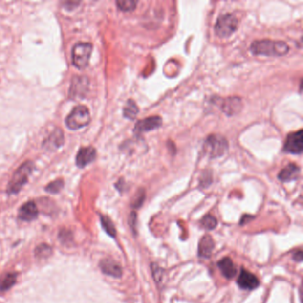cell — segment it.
Returning a JSON list of instances; mask_svg holds the SVG:
<instances>
[{
    "instance_id": "19",
    "label": "cell",
    "mask_w": 303,
    "mask_h": 303,
    "mask_svg": "<svg viewBox=\"0 0 303 303\" xmlns=\"http://www.w3.org/2000/svg\"><path fill=\"white\" fill-rule=\"evenodd\" d=\"M16 280L17 274L15 272L5 274L2 278H0V291L5 292L9 290L16 283Z\"/></svg>"
},
{
    "instance_id": "7",
    "label": "cell",
    "mask_w": 303,
    "mask_h": 303,
    "mask_svg": "<svg viewBox=\"0 0 303 303\" xmlns=\"http://www.w3.org/2000/svg\"><path fill=\"white\" fill-rule=\"evenodd\" d=\"M303 149V130H299L298 132H293L288 135L285 143H284V152L291 154H301Z\"/></svg>"
},
{
    "instance_id": "11",
    "label": "cell",
    "mask_w": 303,
    "mask_h": 303,
    "mask_svg": "<svg viewBox=\"0 0 303 303\" xmlns=\"http://www.w3.org/2000/svg\"><path fill=\"white\" fill-rule=\"evenodd\" d=\"M238 284L241 289L254 290L259 286L260 281L255 275L251 273L248 270L242 269L238 279Z\"/></svg>"
},
{
    "instance_id": "17",
    "label": "cell",
    "mask_w": 303,
    "mask_h": 303,
    "mask_svg": "<svg viewBox=\"0 0 303 303\" xmlns=\"http://www.w3.org/2000/svg\"><path fill=\"white\" fill-rule=\"evenodd\" d=\"M215 249V242L210 236H205L202 238L198 245V255L201 258H210L213 251Z\"/></svg>"
},
{
    "instance_id": "3",
    "label": "cell",
    "mask_w": 303,
    "mask_h": 303,
    "mask_svg": "<svg viewBox=\"0 0 303 303\" xmlns=\"http://www.w3.org/2000/svg\"><path fill=\"white\" fill-rule=\"evenodd\" d=\"M90 120L91 115L89 109L84 105H79L74 108L68 117H66V125L71 130H78L87 126Z\"/></svg>"
},
{
    "instance_id": "20",
    "label": "cell",
    "mask_w": 303,
    "mask_h": 303,
    "mask_svg": "<svg viewBox=\"0 0 303 303\" xmlns=\"http://www.w3.org/2000/svg\"><path fill=\"white\" fill-rule=\"evenodd\" d=\"M53 254V248L47 244H40L35 248V257L39 260H45Z\"/></svg>"
},
{
    "instance_id": "25",
    "label": "cell",
    "mask_w": 303,
    "mask_h": 303,
    "mask_svg": "<svg viewBox=\"0 0 303 303\" xmlns=\"http://www.w3.org/2000/svg\"><path fill=\"white\" fill-rule=\"evenodd\" d=\"M202 225L206 230H212L216 228L217 226V220L212 215H205L202 219Z\"/></svg>"
},
{
    "instance_id": "31",
    "label": "cell",
    "mask_w": 303,
    "mask_h": 303,
    "mask_svg": "<svg viewBox=\"0 0 303 303\" xmlns=\"http://www.w3.org/2000/svg\"><path fill=\"white\" fill-rule=\"evenodd\" d=\"M293 258L294 260H296V261H299V262H300V261H302L303 259V252H302L301 250H300V251H298V252H295V253L293 254Z\"/></svg>"
},
{
    "instance_id": "12",
    "label": "cell",
    "mask_w": 303,
    "mask_h": 303,
    "mask_svg": "<svg viewBox=\"0 0 303 303\" xmlns=\"http://www.w3.org/2000/svg\"><path fill=\"white\" fill-rule=\"evenodd\" d=\"M39 216V209L33 201H29L22 205L18 212V217L23 221H31Z\"/></svg>"
},
{
    "instance_id": "6",
    "label": "cell",
    "mask_w": 303,
    "mask_h": 303,
    "mask_svg": "<svg viewBox=\"0 0 303 303\" xmlns=\"http://www.w3.org/2000/svg\"><path fill=\"white\" fill-rule=\"evenodd\" d=\"M93 51L91 43L80 42L74 45L72 49V64L76 68H84L88 65Z\"/></svg>"
},
{
    "instance_id": "24",
    "label": "cell",
    "mask_w": 303,
    "mask_h": 303,
    "mask_svg": "<svg viewBox=\"0 0 303 303\" xmlns=\"http://www.w3.org/2000/svg\"><path fill=\"white\" fill-rule=\"evenodd\" d=\"M64 186V180L58 179V180H55V181H52L51 183H49L48 185L45 187V191L49 192V193L55 194V193H58V192L62 191Z\"/></svg>"
},
{
    "instance_id": "4",
    "label": "cell",
    "mask_w": 303,
    "mask_h": 303,
    "mask_svg": "<svg viewBox=\"0 0 303 303\" xmlns=\"http://www.w3.org/2000/svg\"><path fill=\"white\" fill-rule=\"evenodd\" d=\"M238 26V20L231 14H226L219 16L215 26V34L221 39L230 38L234 33Z\"/></svg>"
},
{
    "instance_id": "16",
    "label": "cell",
    "mask_w": 303,
    "mask_h": 303,
    "mask_svg": "<svg viewBox=\"0 0 303 303\" xmlns=\"http://www.w3.org/2000/svg\"><path fill=\"white\" fill-rule=\"evenodd\" d=\"M300 167L295 164H289L285 166L279 173V179L283 182L294 181L298 179L300 175Z\"/></svg>"
},
{
    "instance_id": "29",
    "label": "cell",
    "mask_w": 303,
    "mask_h": 303,
    "mask_svg": "<svg viewBox=\"0 0 303 303\" xmlns=\"http://www.w3.org/2000/svg\"><path fill=\"white\" fill-rule=\"evenodd\" d=\"M129 225L131 226L132 231L135 232L136 231V213L135 212H132L131 215H130V218H129Z\"/></svg>"
},
{
    "instance_id": "18",
    "label": "cell",
    "mask_w": 303,
    "mask_h": 303,
    "mask_svg": "<svg viewBox=\"0 0 303 303\" xmlns=\"http://www.w3.org/2000/svg\"><path fill=\"white\" fill-rule=\"evenodd\" d=\"M218 267L226 279H232L237 273V269L235 268L234 263L229 257L220 260L218 262Z\"/></svg>"
},
{
    "instance_id": "10",
    "label": "cell",
    "mask_w": 303,
    "mask_h": 303,
    "mask_svg": "<svg viewBox=\"0 0 303 303\" xmlns=\"http://www.w3.org/2000/svg\"><path fill=\"white\" fill-rule=\"evenodd\" d=\"M220 108L228 116H233L239 113L243 108V103L238 97H230L220 101Z\"/></svg>"
},
{
    "instance_id": "22",
    "label": "cell",
    "mask_w": 303,
    "mask_h": 303,
    "mask_svg": "<svg viewBox=\"0 0 303 303\" xmlns=\"http://www.w3.org/2000/svg\"><path fill=\"white\" fill-rule=\"evenodd\" d=\"M101 222H102L103 230L106 231V233L108 235H109L111 238H116L117 230H116V228H115V226L113 224L111 220L107 216L102 215L101 216Z\"/></svg>"
},
{
    "instance_id": "9",
    "label": "cell",
    "mask_w": 303,
    "mask_h": 303,
    "mask_svg": "<svg viewBox=\"0 0 303 303\" xmlns=\"http://www.w3.org/2000/svg\"><path fill=\"white\" fill-rule=\"evenodd\" d=\"M162 126V118L158 116L147 117L138 121L134 127V132L141 134L142 132H150L157 129Z\"/></svg>"
},
{
    "instance_id": "23",
    "label": "cell",
    "mask_w": 303,
    "mask_h": 303,
    "mask_svg": "<svg viewBox=\"0 0 303 303\" xmlns=\"http://www.w3.org/2000/svg\"><path fill=\"white\" fill-rule=\"evenodd\" d=\"M137 4L138 2L133 1V0H118L117 1V7L124 12H130V11L135 9Z\"/></svg>"
},
{
    "instance_id": "13",
    "label": "cell",
    "mask_w": 303,
    "mask_h": 303,
    "mask_svg": "<svg viewBox=\"0 0 303 303\" xmlns=\"http://www.w3.org/2000/svg\"><path fill=\"white\" fill-rule=\"evenodd\" d=\"M100 268L103 273L113 278H121L122 276V268L115 260L110 259H104L100 262Z\"/></svg>"
},
{
    "instance_id": "21",
    "label": "cell",
    "mask_w": 303,
    "mask_h": 303,
    "mask_svg": "<svg viewBox=\"0 0 303 303\" xmlns=\"http://www.w3.org/2000/svg\"><path fill=\"white\" fill-rule=\"evenodd\" d=\"M138 112L139 108L137 107L136 103L132 100H129L127 103V105L124 108V117L132 120L136 117Z\"/></svg>"
},
{
    "instance_id": "15",
    "label": "cell",
    "mask_w": 303,
    "mask_h": 303,
    "mask_svg": "<svg viewBox=\"0 0 303 303\" xmlns=\"http://www.w3.org/2000/svg\"><path fill=\"white\" fill-rule=\"evenodd\" d=\"M64 137L62 130L56 129L43 142V147L46 151H55L64 144Z\"/></svg>"
},
{
    "instance_id": "28",
    "label": "cell",
    "mask_w": 303,
    "mask_h": 303,
    "mask_svg": "<svg viewBox=\"0 0 303 303\" xmlns=\"http://www.w3.org/2000/svg\"><path fill=\"white\" fill-rule=\"evenodd\" d=\"M144 198H145L144 191H141V192H139L138 195H137L136 199L133 201V203H132V206H133L134 208H139V207H141V205H142V203H143V201H144Z\"/></svg>"
},
{
    "instance_id": "27",
    "label": "cell",
    "mask_w": 303,
    "mask_h": 303,
    "mask_svg": "<svg viewBox=\"0 0 303 303\" xmlns=\"http://www.w3.org/2000/svg\"><path fill=\"white\" fill-rule=\"evenodd\" d=\"M152 271H153V278L155 279L156 282H160L162 279V273H163L161 268H159V266H157L156 263H153L152 264Z\"/></svg>"
},
{
    "instance_id": "1",
    "label": "cell",
    "mask_w": 303,
    "mask_h": 303,
    "mask_svg": "<svg viewBox=\"0 0 303 303\" xmlns=\"http://www.w3.org/2000/svg\"><path fill=\"white\" fill-rule=\"evenodd\" d=\"M250 50L255 55L263 56H283L289 52L288 44L283 41L261 39L254 41Z\"/></svg>"
},
{
    "instance_id": "26",
    "label": "cell",
    "mask_w": 303,
    "mask_h": 303,
    "mask_svg": "<svg viewBox=\"0 0 303 303\" xmlns=\"http://www.w3.org/2000/svg\"><path fill=\"white\" fill-rule=\"evenodd\" d=\"M59 238L64 244H68V242H70L72 240V235L68 230H61L59 234Z\"/></svg>"
},
{
    "instance_id": "8",
    "label": "cell",
    "mask_w": 303,
    "mask_h": 303,
    "mask_svg": "<svg viewBox=\"0 0 303 303\" xmlns=\"http://www.w3.org/2000/svg\"><path fill=\"white\" fill-rule=\"evenodd\" d=\"M88 87H89L88 78L84 76H77L73 78L71 82L69 95L74 99L84 97L87 92Z\"/></svg>"
},
{
    "instance_id": "30",
    "label": "cell",
    "mask_w": 303,
    "mask_h": 303,
    "mask_svg": "<svg viewBox=\"0 0 303 303\" xmlns=\"http://www.w3.org/2000/svg\"><path fill=\"white\" fill-rule=\"evenodd\" d=\"M254 218V216H252V215H244V216L242 217V219H241L240 225L246 224V223L249 222L250 220H253Z\"/></svg>"
},
{
    "instance_id": "5",
    "label": "cell",
    "mask_w": 303,
    "mask_h": 303,
    "mask_svg": "<svg viewBox=\"0 0 303 303\" xmlns=\"http://www.w3.org/2000/svg\"><path fill=\"white\" fill-rule=\"evenodd\" d=\"M229 144L224 137L220 135H210L204 144V152L212 158L223 156L228 151Z\"/></svg>"
},
{
    "instance_id": "14",
    "label": "cell",
    "mask_w": 303,
    "mask_h": 303,
    "mask_svg": "<svg viewBox=\"0 0 303 303\" xmlns=\"http://www.w3.org/2000/svg\"><path fill=\"white\" fill-rule=\"evenodd\" d=\"M96 151L93 147L81 148L78 152L76 162L78 167H85L95 159Z\"/></svg>"
},
{
    "instance_id": "2",
    "label": "cell",
    "mask_w": 303,
    "mask_h": 303,
    "mask_svg": "<svg viewBox=\"0 0 303 303\" xmlns=\"http://www.w3.org/2000/svg\"><path fill=\"white\" fill-rule=\"evenodd\" d=\"M33 169H34V164L31 161H26L20 166L19 168L15 172L14 175L10 181L8 187H7V192L9 194L18 193L28 181L29 176L31 174Z\"/></svg>"
}]
</instances>
